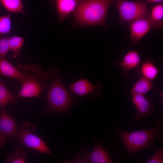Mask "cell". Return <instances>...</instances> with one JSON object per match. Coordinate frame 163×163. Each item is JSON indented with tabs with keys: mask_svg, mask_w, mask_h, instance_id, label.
<instances>
[{
	"mask_svg": "<svg viewBox=\"0 0 163 163\" xmlns=\"http://www.w3.org/2000/svg\"><path fill=\"white\" fill-rule=\"evenodd\" d=\"M16 67L22 74L20 82L22 87L17 95L18 97L30 98L47 93L50 85L49 80L42 66L24 64L18 65Z\"/></svg>",
	"mask_w": 163,
	"mask_h": 163,
	"instance_id": "obj_1",
	"label": "cell"
},
{
	"mask_svg": "<svg viewBox=\"0 0 163 163\" xmlns=\"http://www.w3.org/2000/svg\"><path fill=\"white\" fill-rule=\"evenodd\" d=\"M46 73L51 84L46 93L47 105L45 111L69 113V109L73 99L61 81L59 71L51 67Z\"/></svg>",
	"mask_w": 163,
	"mask_h": 163,
	"instance_id": "obj_2",
	"label": "cell"
},
{
	"mask_svg": "<svg viewBox=\"0 0 163 163\" xmlns=\"http://www.w3.org/2000/svg\"><path fill=\"white\" fill-rule=\"evenodd\" d=\"M155 126L149 129H142L126 132L115 129V131L123 142L127 154L131 156L144 149L155 147V139L162 137L163 123L156 121Z\"/></svg>",
	"mask_w": 163,
	"mask_h": 163,
	"instance_id": "obj_3",
	"label": "cell"
},
{
	"mask_svg": "<svg viewBox=\"0 0 163 163\" xmlns=\"http://www.w3.org/2000/svg\"><path fill=\"white\" fill-rule=\"evenodd\" d=\"M112 0H84L75 10L76 23L83 27L104 25Z\"/></svg>",
	"mask_w": 163,
	"mask_h": 163,
	"instance_id": "obj_4",
	"label": "cell"
},
{
	"mask_svg": "<svg viewBox=\"0 0 163 163\" xmlns=\"http://www.w3.org/2000/svg\"><path fill=\"white\" fill-rule=\"evenodd\" d=\"M118 11L123 22H129L148 17L149 12L146 4L143 1L132 2L124 0H112Z\"/></svg>",
	"mask_w": 163,
	"mask_h": 163,
	"instance_id": "obj_5",
	"label": "cell"
},
{
	"mask_svg": "<svg viewBox=\"0 0 163 163\" xmlns=\"http://www.w3.org/2000/svg\"><path fill=\"white\" fill-rule=\"evenodd\" d=\"M19 142L23 145L43 153L51 154L45 142L40 137L34 134L35 126L28 122H25L17 126Z\"/></svg>",
	"mask_w": 163,
	"mask_h": 163,
	"instance_id": "obj_6",
	"label": "cell"
},
{
	"mask_svg": "<svg viewBox=\"0 0 163 163\" xmlns=\"http://www.w3.org/2000/svg\"><path fill=\"white\" fill-rule=\"evenodd\" d=\"M75 163H113L107 150L95 141L93 149L90 153L85 151L79 152Z\"/></svg>",
	"mask_w": 163,
	"mask_h": 163,
	"instance_id": "obj_7",
	"label": "cell"
},
{
	"mask_svg": "<svg viewBox=\"0 0 163 163\" xmlns=\"http://www.w3.org/2000/svg\"><path fill=\"white\" fill-rule=\"evenodd\" d=\"M132 101L137 109L135 116L137 120H142L153 112L154 105L150 96L145 97L140 94L132 95Z\"/></svg>",
	"mask_w": 163,
	"mask_h": 163,
	"instance_id": "obj_8",
	"label": "cell"
},
{
	"mask_svg": "<svg viewBox=\"0 0 163 163\" xmlns=\"http://www.w3.org/2000/svg\"><path fill=\"white\" fill-rule=\"evenodd\" d=\"M2 108L0 113V132L6 137L13 140L17 138L18 128L16 120Z\"/></svg>",
	"mask_w": 163,
	"mask_h": 163,
	"instance_id": "obj_9",
	"label": "cell"
},
{
	"mask_svg": "<svg viewBox=\"0 0 163 163\" xmlns=\"http://www.w3.org/2000/svg\"><path fill=\"white\" fill-rule=\"evenodd\" d=\"M131 41H139L149 30L151 26L147 18L138 19L129 22Z\"/></svg>",
	"mask_w": 163,
	"mask_h": 163,
	"instance_id": "obj_10",
	"label": "cell"
},
{
	"mask_svg": "<svg viewBox=\"0 0 163 163\" xmlns=\"http://www.w3.org/2000/svg\"><path fill=\"white\" fill-rule=\"evenodd\" d=\"M99 86L93 85L86 79L81 78L70 85L69 89L80 97L93 93L99 88Z\"/></svg>",
	"mask_w": 163,
	"mask_h": 163,
	"instance_id": "obj_11",
	"label": "cell"
},
{
	"mask_svg": "<svg viewBox=\"0 0 163 163\" xmlns=\"http://www.w3.org/2000/svg\"><path fill=\"white\" fill-rule=\"evenodd\" d=\"M81 2L80 0H56V9L60 21L62 22L75 10Z\"/></svg>",
	"mask_w": 163,
	"mask_h": 163,
	"instance_id": "obj_12",
	"label": "cell"
},
{
	"mask_svg": "<svg viewBox=\"0 0 163 163\" xmlns=\"http://www.w3.org/2000/svg\"><path fill=\"white\" fill-rule=\"evenodd\" d=\"M0 73L2 75L17 79L20 82L22 78V72L5 58L0 59Z\"/></svg>",
	"mask_w": 163,
	"mask_h": 163,
	"instance_id": "obj_13",
	"label": "cell"
},
{
	"mask_svg": "<svg viewBox=\"0 0 163 163\" xmlns=\"http://www.w3.org/2000/svg\"><path fill=\"white\" fill-rule=\"evenodd\" d=\"M151 27L161 28L163 26V6L158 5L152 8L147 18Z\"/></svg>",
	"mask_w": 163,
	"mask_h": 163,
	"instance_id": "obj_14",
	"label": "cell"
},
{
	"mask_svg": "<svg viewBox=\"0 0 163 163\" xmlns=\"http://www.w3.org/2000/svg\"><path fill=\"white\" fill-rule=\"evenodd\" d=\"M141 62L140 58L138 52L135 51H131L123 57L121 63V66L125 70H129L138 66Z\"/></svg>",
	"mask_w": 163,
	"mask_h": 163,
	"instance_id": "obj_15",
	"label": "cell"
},
{
	"mask_svg": "<svg viewBox=\"0 0 163 163\" xmlns=\"http://www.w3.org/2000/svg\"><path fill=\"white\" fill-rule=\"evenodd\" d=\"M153 88L151 81L141 77L133 85L131 92L132 95L135 94L144 95Z\"/></svg>",
	"mask_w": 163,
	"mask_h": 163,
	"instance_id": "obj_16",
	"label": "cell"
},
{
	"mask_svg": "<svg viewBox=\"0 0 163 163\" xmlns=\"http://www.w3.org/2000/svg\"><path fill=\"white\" fill-rule=\"evenodd\" d=\"M140 74L142 77L150 81L154 80L158 72L157 69L153 62L149 60L144 63L141 66Z\"/></svg>",
	"mask_w": 163,
	"mask_h": 163,
	"instance_id": "obj_17",
	"label": "cell"
},
{
	"mask_svg": "<svg viewBox=\"0 0 163 163\" xmlns=\"http://www.w3.org/2000/svg\"><path fill=\"white\" fill-rule=\"evenodd\" d=\"M18 97L11 93L0 78V107H5L6 104L16 101Z\"/></svg>",
	"mask_w": 163,
	"mask_h": 163,
	"instance_id": "obj_18",
	"label": "cell"
},
{
	"mask_svg": "<svg viewBox=\"0 0 163 163\" xmlns=\"http://www.w3.org/2000/svg\"><path fill=\"white\" fill-rule=\"evenodd\" d=\"M0 2L9 12L25 13L22 0H0Z\"/></svg>",
	"mask_w": 163,
	"mask_h": 163,
	"instance_id": "obj_19",
	"label": "cell"
},
{
	"mask_svg": "<svg viewBox=\"0 0 163 163\" xmlns=\"http://www.w3.org/2000/svg\"><path fill=\"white\" fill-rule=\"evenodd\" d=\"M25 38L18 36H13L9 38L10 50L13 53V56L20 58L21 53L20 50L23 46Z\"/></svg>",
	"mask_w": 163,
	"mask_h": 163,
	"instance_id": "obj_20",
	"label": "cell"
},
{
	"mask_svg": "<svg viewBox=\"0 0 163 163\" xmlns=\"http://www.w3.org/2000/svg\"><path fill=\"white\" fill-rule=\"evenodd\" d=\"M27 157V154L24 151L19 149L8 155L6 158L5 161L8 163H26Z\"/></svg>",
	"mask_w": 163,
	"mask_h": 163,
	"instance_id": "obj_21",
	"label": "cell"
},
{
	"mask_svg": "<svg viewBox=\"0 0 163 163\" xmlns=\"http://www.w3.org/2000/svg\"><path fill=\"white\" fill-rule=\"evenodd\" d=\"M10 14L0 17V35L9 34L12 30Z\"/></svg>",
	"mask_w": 163,
	"mask_h": 163,
	"instance_id": "obj_22",
	"label": "cell"
},
{
	"mask_svg": "<svg viewBox=\"0 0 163 163\" xmlns=\"http://www.w3.org/2000/svg\"><path fill=\"white\" fill-rule=\"evenodd\" d=\"M9 50V38L3 36L0 37V59L5 58Z\"/></svg>",
	"mask_w": 163,
	"mask_h": 163,
	"instance_id": "obj_23",
	"label": "cell"
},
{
	"mask_svg": "<svg viewBox=\"0 0 163 163\" xmlns=\"http://www.w3.org/2000/svg\"><path fill=\"white\" fill-rule=\"evenodd\" d=\"M145 163H163V150L158 149L153 156Z\"/></svg>",
	"mask_w": 163,
	"mask_h": 163,
	"instance_id": "obj_24",
	"label": "cell"
},
{
	"mask_svg": "<svg viewBox=\"0 0 163 163\" xmlns=\"http://www.w3.org/2000/svg\"><path fill=\"white\" fill-rule=\"evenodd\" d=\"M7 138L2 135L0 132V147L3 146Z\"/></svg>",
	"mask_w": 163,
	"mask_h": 163,
	"instance_id": "obj_25",
	"label": "cell"
},
{
	"mask_svg": "<svg viewBox=\"0 0 163 163\" xmlns=\"http://www.w3.org/2000/svg\"><path fill=\"white\" fill-rule=\"evenodd\" d=\"M163 0H146L147 3L157 2H162Z\"/></svg>",
	"mask_w": 163,
	"mask_h": 163,
	"instance_id": "obj_26",
	"label": "cell"
}]
</instances>
